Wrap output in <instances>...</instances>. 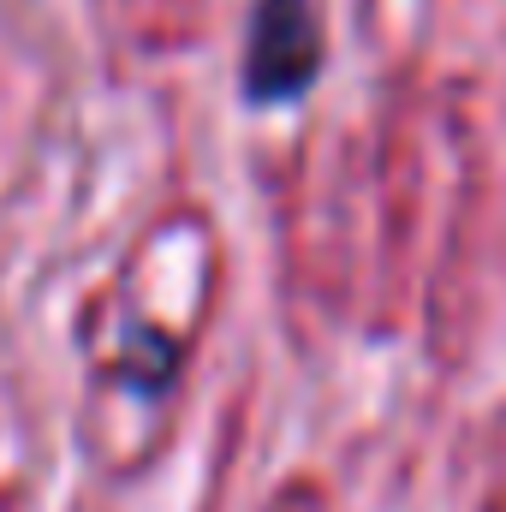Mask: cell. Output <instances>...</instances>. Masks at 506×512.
Masks as SVG:
<instances>
[{"label": "cell", "instance_id": "obj_1", "mask_svg": "<svg viewBox=\"0 0 506 512\" xmlns=\"http://www.w3.org/2000/svg\"><path fill=\"white\" fill-rule=\"evenodd\" d=\"M322 72V18L316 0H256L245 24V66L239 90L251 108L298 102Z\"/></svg>", "mask_w": 506, "mask_h": 512}]
</instances>
